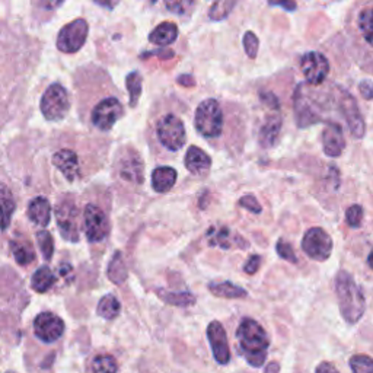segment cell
<instances>
[{
  "label": "cell",
  "mask_w": 373,
  "mask_h": 373,
  "mask_svg": "<svg viewBox=\"0 0 373 373\" xmlns=\"http://www.w3.org/2000/svg\"><path fill=\"white\" fill-rule=\"evenodd\" d=\"M237 341L241 354L254 368H261L265 361L270 338L263 326L252 318H243L238 326Z\"/></svg>",
  "instance_id": "obj_1"
},
{
  "label": "cell",
  "mask_w": 373,
  "mask_h": 373,
  "mask_svg": "<svg viewBox=\"0 0 373 373\" xmlns=\"http://www.w3.org/2000/svg\"><path fill=\"white\" fill-rule=\"evenodd\" d=\"M335 293L344 321L352 325L357 324L365 313L366 299L363 290L354 282L352 274L347 272H340L337 274Z\"/></svg>",
  "instance_id": "obj_2"
},
{
  "label": "cell",
  "mask_w": 373,
  "mask_h": 373,
  "mask_svg": "<svg viewBox=\"0 0 373 373\" xmlns=\"http://www.w3.org/2000/svg\"><path fill=\"white\" fill-rule=\"evenodd\" d=\"M197 132L206 139H217L224 132V112L216 99H204L200 102L194 117Z\"/></svg>",
  "instance_id": "obj_3"
},
{
  "label": "cell",
  "mask_w": 373,
  "mask_h": 373,
  "mask_svg": "<svg viewBox=\"0 0 373 373\" xmlns=\"http://www.w3.org/2000/svg\"><path fill=\"white\" fill-rule=\"evenodd\" d=\"M41 112L45 120L60 121L70 111V99L66 88L60 84H51L41 98Z\"/></svg>",
  "instance_id": "obj_4"
},
{
  "label": "cell",
  "mask_w": 373,
  "mask_h": 373,
  "mask_svg": "<svg viewBox=\"0 0 373 373\" xmlns=\"http://www.w3.org/2000/svg\"><path fill=\"white\" fill-rule=\"evenodd\" d=\"M156 134L160 145L171 152L180 150L186 140L184 123L175 114H167L162 117L156 124Z\"/></svg>",
  "instance_id": "obj_5"
},
{
  "label": "cell",
  "mask_w": 373,
  "mask_h": 373,
  "mask_svg": "<svg viewBox=\"0 0 373 373\" xmlns=\"http://www.w3.org/2000/svg\"><path fill=\"white\" fill-rule=\"evenodd\" d=\"M89 34V25L85 19H75L64 25L56 41L57 49L66 54H73L85 45Z\"/></svg>",
  "instance_id": "obj_6"
},
{
  "label": "cell",
  "mask_w": 373,
  "mask_h": 373,
  "mask_svg": "<svg viewBox=\"0 0 373 373\" xmlns=\"http://www.w3.org/2000/svg\"><path fill=\"white\" fill-rule=\"evenodd\" d=\"M337 102H338V108H340V111L343 112L344 119L347 121L350 132H352V136L354 139H363L366 133V124L363 120V115H361L359 105L352 93L338 88Z\"/></svg>",
  "instance_id": "obj_7"
},
{
  "label": "cell",
  "mask_w": 373,
  "mask_h": 373,
  "mask_svg": "<svg viewBox=\"0 0 373 373\" xmlns=\"http://www.w3.org/2000/svg\"><path fill=\"white\" fill-rule=\"evenodd\" d=\"M333 239L322 228H311L302 239V250L315 261L328 260L333 252Z\"/></svg>",
  "instance_id": "obj_8"
},
{
  "label": "cell",
  "mask_w": 373,
  "mask_h": 373,
  "mask_svg": "<svg viewBox=\"0 0 373 373\" xmlns=\"http://www.w3.org/2000/svg\"><path fill=\"white\" fill-rule=\"evenodd\" d=\"M124 114L120 99L108 97L99 101L92 110V124L101 132H108Z\"/></svg>",
  "instance_id": "obj_9"
},
{
  "label": "cell",
  "mask_w": 373,
  "mask_h": 373,
  "mask_svg": "<svg viewBox=\"0 0 373 373\" xmlns=\"http://www.w3.org/2000/svg\"><path fill=\"white\" fill-rule=\"evenodd\" d=\"M77 208L72 198H64L57 204L56 217L57 226L60 235L67 242L79 241V228H77Z\"/></svg>",
  "instance_id": "obj_10"
},
{
  "label": "cell",
  "mask_w": 373,
  "mask_h": 373,
  "mask_svg": "<svg viewBox=\"0 0 373 373\" xmlns=\"http://www.w3.org/2000/svg\"><path fill=\"white\" fill-rule=\"evenodd\" d=\"M84 225H85L86 238L92 243L102 242L110 233L108 216L105 215L104 210H101L95 204H88L85 207Z\"/></svg>",
  "instance_id": "obj_11"
},
{
  "label": "cell",
  "mask_w": 373,
  "mask_h": 373,
  "mask_svg": "<svg viewBox=\"0 0 373 373\" xmlns=\"http://www.w3.org/2000/svg\"><path fill=\"white\" fill-rule=\"evenodd\" d=\"M300 69L309 85H321L330 73V62L318 51H309L300 58Z\"/></svg>",
  "instance_id": "obj_12"
},
{
  "label": "cell",
  "mask_w": 373,
  "mask_h": 373,
  "mask_svg": "<svg viewBox=\"0 0 373 373\" xmlns=\"http://www.w3.org/2000/svg\"><path fill=\"white\" fill-rule=\"evenodd\" d=\"M64 328L63 320L53 312H41L34 320L35 337L47 344H51L58 338H62Z\"/></svg>",
  "instance_id": "obj_13"
},
{
  "label": "cell",
  "mask_w": 373,
  "mask_h": 373,
  "mask_svg": "<svg viewBox=\"0 0 373 373\" xmlns=\"http://www.w3.org/2000/svg\"><path fill=\"white\" fill-rule=\"evenodd\" d=\"M207 340L212 347V353L219 365H228L230 361V348L228 335L219 321H212L207 326Z\"/></svg>",
  "instance_id": "obj_14"
},
{
  "label": "cell",
  "mask_w": 373,
  "mask_h": 373,
  "mask_svg": "<svg viewBox=\"0 0 373 373\" xmlns=\"http://www.w3.org/2000/svg\"><path fill=\"white\" fill-rule=\"evenodd\" d=\"M322 149L324 154L330 158H338L346 149V140L343 127L338 123H326L322 132Z\"/></svg>",
  "instance_id": "obj_15"
},
{
  "label": "cell",
  "mask_w": 373,
  "mask_h": 373,
  "mask_svg": "<svg viewBox=\"0 0 373 373\" xmlns=\"http://www.w3.org/2000/svg\"><path fill=\"white\" fill-rule=\"evenodd\" d=\"M53 165L63 173V177L69 182H73L80 177L79 158L73 150L60 149L56 152L53 155Z\"/></svg>",
  "instance_id": "obj_16"
},
{
  "label": "cell",
  "mask_w": 373,
  "mask_h": 373,
  "mask_svg": "<svg viewBox=\"0 0 373 373\" xmlns=\"http://www.w3.org/2000/svg\"><path fill=\"white\" fill-rule=\"evenodd\" d=\"M208 243L212 247H220L224 250L230 248H247L248 243L245 242L241 237H238L235 232H232L228 226H212L207 232Z\"/></svg>",
  "instance_id": "obj_17"
},
{
  "label": "cell",
  "mask_w": 373,
  "mask_h": 373,
  "mask_svg": "<svg viewBox=\"0 0 373 373\" xmlns=\"http://www.w3.org/2000/svg\"><path fill=\"white\" fill-rule=\"evenodd\" d=\"M120 175L125 180L134 184H142L145 180V165L142 156H139L134 150L127 152L120 162Z\"/></svg>",
  "instance_id": "obj_18"
},
{
  "label": "cell",
  "mask_w": 373,
  "mask_h": 373,
  "mask_svg": "<svg viewBox=\"0 0 373 373\" xmlns=\"http://www.w3.org/2000/svg\"><path fill=\"white\" fill-rule=\"evenodd\" d=\"M282 125H283V117L280 110H274L265 123L263 124L261 130L258 133V142L264 149L273 147L280 136V132H282Z\"/></svg>",
  "instance_id": "obj_19"
},
{
  "label": "cell",
  "mask_w": 373,
  "mask_h": 373,
  "mask_svg": "<svg viewBox=\"0 0 373 373\" xmlns=\"http://www.w3.org/2000/svg\"><path fill=\"white\" fill-rule=\"evenodd\" d=\"M295 111H296V123L300 128H306L309 125L318 124L322 121L321 115L315 111V108L311 105L309 101L303 98L300 86L296 91V97H295Z\"/></svg>",
  "instance_id": "obj_20"
},
{
  "label": "cell",
  "mask_w": 373,
  "mask_h": 373,
  "mask_svg": "<svg viewBox=\"0 0 373 373\" xmlns=\"http://www.w3.org/2000/svg\"><path fill=\"white\" fill-rule=\"evenodd\" d=\"M184 165L193 175H206L212 167V159L206 154L204 150L197 146L189 147L185 154Z\"/></svg>",
  "instance_id": "obj_21"
},
{
  "label": "cell",
  "mask_w": 373,
  "mask_h": 373,
  "mask_svg": "<svg viewBox=\"0 0 373 373\" xmlns=\"http://www.w3.org/2000/svg\"><path fill=\"white\" fill-rule=\"evenodd\" d=\"M27 213L34 225L47 228L51 220V204L45 197H35L29 202Z\"/></svg>",
  "instance_id": "obj_22"
},
{
  "label": "cell",
  "mask_w": 373,
  "mask_h": 373,
  "mask_svg": "<svg viewBox=\"0 0 373 373\" xmlns=\"http://www.w3.org/2000/svg\"><path fill=\"white\" fill-rule=\"evenodd\" d=\"M178 173L172 167H158L152 172V186L156 193H168L177 182Z\"/></svg>",
  "instance_id": "obj_23"
},
{
  "label": "cell",
  "mask_w": 373,
  "mask_h": 373,
  "mask_svg": "<svg viewBox=\"0 0 373 373\" xmlns=\"http://www.w3.org/2000/svg\"><path fill=\"white\" fill-rule=\"evenodd\" d=\"M178 38V27L173 22H162L149 35V41L155 45L167 47Z\"/></svg>",
  "instance_id": "obj_24"
},
{
  "label": "cell",
  "mask_w": 373,
  "mask_h": 373,
  "mask_svg": "<svg viewBox=\"0 0 373 373\" xmlns=\"http://www.w3.org/2000/svg\"><path fill=\"white\" fill-rule=\"evenodd\" d=\"M208 290L217 298L225 299H243L247 298L248 291L243 287L232 282H212L208 285Z\"/></svg>",
  "instance_id": "obj_25"
},
{
  "label": "cell",
  "mask_w": 373,
  "mask_h": 373,
  "mask_svg": "<svg viewBox=\"0 0 373 373\" xmlns=\"http://www.w3.org/2000/svg\"><path fill=\"white\" fill-rule=\"evenodd\" d=\"M56 283V276L49 265H41L31 277V287L37 293H45Z\"/></svg>",
  "instance_id": "obj_26"
},
{
  "label": "cell",
  "mask_w": 373,
  "mask_h": 373,
  "mask_svg": "<svg viewBox=\"0 0 373 373\" xmlns=\"http://www.w3.org/2000/svg\"><path fill=\"white\" fill-rule=\"evenodd\" d=\"M107 274H108V278L115 285H123L127 280V277H128L127 265L124 263L123 254L120 251H117L112 255V258L110 260V264H108V268H107Z\"/></svg>",
  "instance_id": "obj_27"
},
{
  "label": "cell",
  "mask_w": 373,
  "mask_h": 373,
  "mask_svg": "<svg viewBox=\"0 0 373 373\" xmlns=\"http://www.w3.org/2000/svg\"><path fill=\"white\" fill-rule=\"evenodd\" d=\"M159 298L172 306L180 308H189L195 303V296L190 291H167V290H158Z\"/></svg>",
  "instance_id": "obj_28"
},
{
  "label": "cell",
  "mask_w": 373,
  "mask_h": 373,
  "mask_svg": "<svg viewBox=\"0 0 373 373\" xmlns=\"http://www.w3.org/2000/svg\"><path fill=\"white\" fill-rule=\"evenodd\" d=\"M120 312H121V303L114 295H105L98 303L97 313L104 320L112 321L119 317Z\"/></svg>",
  "instance_id": "obj_29"
},
{
  "label": "cell",
  "mask_w": 373,
  "mask_h": 373,
  "mask_svg": "<svg viewBox=\"0 0 373 373\" xmlns=\"http://www.w3.org/2000/svg\"><path fill=\"white\" fill-rule=\"evenodd\" d=\"M0 202H2V215H3V220H2V229L6 230L10 225V219L12 215L15 213L16 208V203L15 198L12 195L10 190L6 186V184H2V193H0Z\"/></svg>",
  "instance_id": "obj_30"
},
{
  "label": "cell",
  "mask_w": 373,
  "mask_h": 373,
  "mask_svg": "<svg viewBox=\"0 0 373 373\" xmlns=\"http://www.w3.org/2000/svg\"><path fill=\"white\" fill-rule=\"evenodd\" d=\"M10 251L14 254V258L19 265H29L35 260V254L32 248L27 242H19V241H10L9 243Z\"/></svg>",
  "instance_id": "obj_31"
},
{
  "label": "cell",
  "mask_w": 373,
  "mask_h": 373,
  "mask_svg": "<svg viewBox=\"0 0 373 373\" xmlns=\"http://www.w3.org/2000/svg\"><path fill=\"white\" fill-rule=\"evenodd\" d=\"M237 3L238 0H215L212 8L208 9V18L215 22L226 19Z\"/></svg>",
  "instance_id": "obj_32"
},
{
  "label": "cell",
  "mask_w": 373,
  "mask_h": 373,
  "mask_svg": "<svg viewBox=\"0 0 373 373\" xmlns=\"http://www.w3.org/2000/svg\"><path fill=\"white\" fill-rule=\"evenodd\" d=\"M357 27L363 38L373 47V8L363 9L359 14Z\"/></svg>",
  "instance_id": "obj_33"
},
{
  "label": "cell",
  "mask_w": 373,
  "mask_h": 373,
  "mask_svg": "<svg viewBox=\"0 0 373 373\" xmlns=\"http://www.w3.org/2000/svg\"><path fill=\"white\" fill-rule=\"evenodd\" d=\"M92 373H117L119 365L111 354H98L92 360Z\"/></svg>",
  "instance_id": "obj_34"
},
{
  "label": "cell",
  "mask_w": 373,
  "mask_h": 373,
  "mask_svg": "<svg viewBox=\"0 0 373 373\" xmlns=\"http://www.w3.org/2000/svg\"><path fill=\"white\" fill-rule=\"evenodd\" d=\"M125 86L128 93H130V107H136L140 95H142V75L139 72L128 73L125 77Z\"/></svg>",
  "instance_id": "obj_35"
},
{
  "label": "cell",
  "mask_w": 373,
  "mask_h": 373,
  "mask_svg": "<svg viewBox=\"0 0 373 373\" xmlns=\"http://www.w3.org/2000/svg\"><path fill=\"white\" fill-rule=\"evenodd\" d=\"M37 242L38 247L43 252V256L45 261H50L54 254V239L49 230H40L37 233Z\"/></svg>",
  "instance_id": "obj_36"
},
{
  "label": "cell",
  "mask_w": 373,
  "mask_h": 373,
  "mask_svg": "<svg viewBox=\"0 0 373 373\" xmlns=\"http://www.w3.org/2000/svg\"><path fill=\"white\" fill-rule=\"evenodd\" d=\"M163 2L169 12L180 16L190 15L195 6V0H163Z\"/></svg>",
  "instance_id": "obj_37"
},
{
  "label": "cell",
  "mask_w": 373,
  "mask_h": 373,
  "mask_svg": "<svg viewBox=\"0 0 373 373\" xmlns=\"http://www.w3.org/2000/svg\"><path fill=\"white\" fill-rule=\"evenodd\" d=\"M353 373H373V359L366 354H354L350 359Z\"/></svg>",
  "instance_id": "obj_38"
},
{
  "label": "cell",
  "mask_w": 373,
  "mask_h": 373,
  "mask_svg": "<svg viewBox=\"0 0 373 373\" xmlns=\"http://www.w3.org/2000/svg\"><path fill=\"white\" fill-rule=\"evenodd\" d=\"M242 44L247 56L250 58H256V54H258V49H260V40L252 31H247L243 34Z\"/></svg>",
  "instance_id": "obj_39"
},
{
  "label": "cell",
  "mask_w": 373,
  "mask_h": 373,
  "mask_svg": "<svg viewBox=\"0 0 373 373\" xmlns=\"http://www.w3.org/2000/svg\"><path fill=\"white\" fill-rule=\"evenodd\" d=\"M346 220L348 226L352 228H360L361 220H363V207L360 204H353L346 210Z\"/></svg>",
  "instance_id": "obj_40"
},
{
  "label": "cell",
  "mask_w": 373,
  "mask_h": 373,
  "mask_svg": "<svg viewBox=\"0 0 373 373\" xmlns=\"http://www.w3.org/2000/svg\"><path fill=\"white\" fill-rule=\"evenodd\" d=\"M276 251L278 254V256H282L283 260L289 261V263H293L296 264L298 263V256L293 251V247L289 242H286L285 239H278L277 243H276Z\"/></svg>",
  "instance_id": "obj_41"
},
{
  "label": "cell",
  "mask_w": 373,
  "mask_h": 373,
  "mask_svg": "<svg viewBox=\"0 0 373 373\" xmlns=\"http://www.w3.org/2000/svg\"><path fill=\"white\" fill-rule=\"evenodd\" d=\"M239 206L243 207V208H247L248 212H251L254 215H260L261 210H263L258 200H256V198L254 195H251V194L243 195L239 200Z\"/></svg>",
  "instance_id": "obj_42"
},
{
  "label": "cell",
  "mask_w": 373,
  "mask_h": 373,
  "mask_svg": "<svg viewBox=\"0 0 373 373\" xmlns=\"http://www.w3.org/2000/svg\"><path fill=\"white\" fill-rule=\"evenodd\" d=\"M261 265V256L260 255H251L248 258V263L243 265V272L252 276L255 274L256 272H258V268Z\"/></svg>",
  "instance_id": "obj_43"
},
{
  "label": "cell",
  "mask_w": 373,
  "mask_h": 373,
  "mask_svg": "<svg viewBox=\"0 0 373 373\" xmlns=\"http://www.w3.org/2000/svg\"><path fill=\"white\" fill-rule=\"evenodd\" d=\"M268 5L278 6L287 12H295L298 9V5L295 0H268Z\"/></svg>",
  "instance_id": "obj_44"
},
{
  "label": "cell",
  "mask_w": 373,
  "mask_h": 373,
  "mask_svg": "<svg viewBox=\"0 0 373 373\" xmlns=\"http://www.w3.org/2000/svg\"><path fill=\"white\" fill-rule=\"evenodd\" d=\"M359 91L361 93V97L368 101L373 99V82L370 80H361L359 85Z\"/></svg>",
  "instance_id": "obj_45"
},
{
  "label": "cell",
  "mask_w": 373,
  "mask_h": 373,
  "mask_svg": "<svg viewBox=\"0 0 373 373\" xmlns=\"http://www.w3.org/2000/svg\"><path fill=\"white\" fill-rule=\"evenodd\" d=\"M64 3V0H38V6L44 10H56L57 8H60Z\"/></svg>",
  "instance_id": "obj_46"
},
{
  "label": "cell",
  "mask_w": 373,
  "mask_h": 373,
  "mask_svg": "<svg viewBox=\"0 0 373 373\" xmlns=\"http://www.w3.org/2000/svg\"><path fill=\"white\" fill-rule=\"evenodd\" d=\"M315 373H340L337 370V368L333 363H328V361H322V363L318 365Z\"/></svg>",
  "instance_id": "obj_47"
},
{
  "label": "cell",
  "mask_w": 373,
  "mask_h": 373,
  "mask_svg": "<svg viewBox=\"0 0 373 373\" xmlns=\"http://www.w3.org/2000/svg\"><path fill=\"white\" fill-rule=\"evenodd\" d=\"M93 2L108 10H112L117 5H119V0H93Z\"/></svg>",
  "instance_id": "obj_48"
},
{
  "label": "cell",
  "mask_w": 373,
  "mask_h": 373,
  "mask_svg": "<svg viewBox=\"0 0 373 373\" xmlns=\"http://www.w3.org/2000/svg\"><path fill=\"white\" fill-rule=\"evenodd\" d=\"M178 82H180L181 85H184V86H194V85H195V84H194V79H193L191 76H186V75L180 76V77H178Z\"/></svg>",
  "instance_id": "obj_49"
},
{
  "label": "cell",
  "mask_w": 373,
  "mask_h": 373,
  "mask_svg": "<svg viewBox=\"0 0 373 373\" xmlns=\"http://www.w3.org/2000/svg\"><path fill=\"white\" fill-rule=\"evenodd\" d=\"M280 372V365L277 361H272V363H268L264 373H278Z\"/></svg>",
  "instance_id": "obj_50"
},
{
  "label": "cell",
  "mask_w": 373,
  "mask_h": 373,
  "mask_svg": "<svg viewBox=\"0 0 373 373\" xmlns=\"http://www.w3.org/2000/svg\"><path fill=\"white\" fill-rule=\"evenodd\" d=\"M368 264L370 268H373V252H370L368 256Z\"/></svg>",
  "instance_id": "obj_51"
},
{
  "label": "cell",
  "mask_w": 373,
  "mask_h": 373,
  "mask_svg": "<svg viewBox=\"0 0 373 373\" xmlns=\"http://www.w3.org/2000/svg\"><path fill=\"white\" fill-rule=\"evenodd\" d=\"M6 373H15V372H10V370H9V372H6Z\"/></svg>",
  "instance_id": "obj_52"
}]
</instances>
